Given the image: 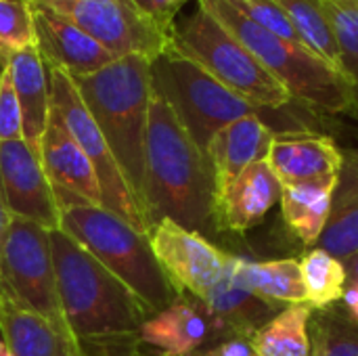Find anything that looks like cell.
Instances as JSON below:
<instances>
[{
  "instance_id": "obj_36",
  "label": "cell",
  "mask_w": 358,
  "mask_h": 356,
  "mask_svg": "<svg viewBox=\"0 0 358 356\" xmlns=\"http://www.w3.org/2000/svg\"><path fill=\"white\" fill-rule=\"evenodd\" d=\"M10 218L13 216L6 210V204H4V197H2V191H0V258H2V245H4V237H6Z\"/></svg>"
},
{
  "instance_id": "obj_5",
  "label": "cell",
  "mask_w": 358,
  "mask_h": 356,
  "mask_svg": "<svg viewBox=\"0 0 358 356\" xmlns=\"http://www.w3.org/2000/svg\"><path fill=\"white\" fill-rule=\"evenodd\" d=\"M197 2L206 6L287 88L292 99L325 113H350L358 107L355 84L304 44L285 40L256 25L227 0Z\"/></svg>"
},
{
  "instance_id": "obj_1",
  "label": "cell",
  "mask_w": 358,
  "mask_h": 356,
  "mask_svg": "<svg viewBox=\"0 0 358 356\" xmlns=\"http://www.w3.org/2000/svg\"><path fill=\"white\" fill-rule=\"evenodd\" d=\"M143 214L147 227L172 220L206 237L216 231V183L208 155L153 92L145 141Z\"/></svg>"
},
{
  "instance_id": "obj_40",
  "label": "cell",
  "mask_w": 358,
  "mask_h": 356,
  "mask_svg": "<svg viewBox=\"0 0 358 356\" xmlns=\"http://www.w3.org/2000/svg\"><path fill=\"white\" fill-rule=\"evenodd\" d=\"M96 356H113V355H109V353H107V350H103V353H99V355ZM128 356H138V353H130V355Z\"/></svg>"
},
{
  "instance_id": "obj_34",
  "label": "cell",
  "mask_w": 358,
  "mask_h": 356,
  "mask_svg": "<svg viewBox=\"0 0 358 356\" xmlns=\"http://www.w3.org/2000/svg\"><path fill=\"white\" fill-rule=\"evenodd\" d=\"M212 353L216 356H256L250 340H243V338L222 340L216 348H212Z\"/></svg>"
},
{
  "instance_id": "obj_16",
  "label": "cell",
  "mask_w": 358,
  "mask_h": 356,
  "mask_svg": "<svg viewBox=\"0 0 358 356\" xmlns=\"http://www.w3.org/2000/svg\"><path fill=\"white\" fill-rule=\"evenodd\" d=\"M214 323L203 302L180 294L168 308L151 315L141 327L138 340L162 350V356H193L214 340Z\"/></svg>"
},
{
  "instance_id": "obj_42",
  "label": "cell",
  "mask_w": 358,
  "mask_h": 356,
  "mask_svg": "<svg viewBox=\"0 0 358 356\" xmlns=\"http://www.w3.org/2000/svg\"><path fill=\"white\" fill-rule=\"evenodd\" d=\"M0 57H8V55H6V52H4V50L0 48Z\"/></svg>"
},
{
  "instance_id": "obj_37",
  "label": "cell",
  "mask_w": 358,
  "mask_h": 356,
  "mask_svg": "<svg viewBox=\"0 0 358 356\" xmlns=\"http://www.w3.org/2000/svg\"><path fill=\"white\" fill-rule=\"evenodd\" d=\"M342 264H344V271H346L348 283H358V252L355 254V256H350L348 260H344Z\"/></svg>"
},
{
  "instance_id": "obj_4",
  "label": "cell",
  "mask_w": 358,
  "mask_h": 356,
  "mask_svg": "<svg viewBox=\"0 0 358 356\" xmlns=\"http://www.w3.org/2000/svg\"><path fill=\"white\" fill-rule=\"evenodd\" d=\"M55 197L61 212V229L111 271L151 315L168 308L180 296L159 266L147 233L103 206L86 204L63 191H55Z\"/></svg>"
},
{
  "instance_id": "obj_22",
  "label": "cell",
  "mask_w": 358,
  "mask_h": 356,
  "mask_svg": "<svg viewBox=\"0 0 358 356\" xmlns=\"http://www.w3.org/2000/svg\"><path fill=\"white\" fill-rule=\"evenodd\" d=\"M342 168L331 197L327 225L317 241L319 250L348 260L358 252V151H342Z\"/></svg>"
},
{
  "instance_id": "obj_17",
  "label": "cell",
  "mask_w": 358,
  "mask_h": 356,
  "mask_svg": "<svg viewBox=\"0 0 358 356\" xmlns=\"http://www.w3.org/2000/svg\"><path fill=\"white\" fill-rule=\"evenodd\" d=\"M40 162L55 191L69 193L92 206H103L99 178L90 159L52 111L40 143Z\"/></svg>"
},
{
  "instance_id": "obj_8",
  "label": "cell",
  "mask_w": 358,
  "mask_h": 356,
  "mask_svg": "<svg viewBox=\"0 0 358 356\" xmlns=\"http://www.w3.org/2000/svg\"><path fill=\"white\" fill-rule=\"evenodd\" d=\"M48 67L50 80V111L59 118L65 130L73 136L80 149L90 159L94 174L99 178L103 208L132 225L134 229L149 235V227L132 197V191L101 132L94 118L90 115L84 99L80 97L71 76L59 67Z\"/></svg>"
},
{
  "instance_id": "obj_6",
  "label": "cell",
  "mask_w": 358,
  "mask_h": 356,
  "mask_svg": "<svg viewBox=\"0 0 358 356\" xmlns=\"http://www.w3.org/2000/svg\"><path fill=\"white\" fill-rule=\"evenodd\" d=\"M170 46L262 109H279L294 101L287 88L199 2L191 15L174 21Z\"/></svg>"
},
{
  "instance_id": "obj_19",
  "label": "cell",
  "mask_w": 358,
  "mask_h": 356,
  "mask_svg": "<svg viewBox=\"0 0 358 356\" xmlns=\"http://www.w3.org/2000/svg\"><path fill=\"white\" fill-rule=\"evenodd\" d=\"M0 336L13 356H86L69 327L0 298Z\"/></svg>"
},
{
  "instance_id": "obj_38",
  "label": "cell",
  "mask_w": 358,
  "mask_h": 356,
  "mask_svg": "<svg viewBox=\"0 0 358 356\" xmlns=\"http://www.w3.org/2000/svg\"><path fill=\"white\" fill-rule=\"evenodd\" d=\"M0 356H13V353L8 350V346L4 344V340L0 338Z\"/></svg>"
},
{
  "instance_id": "obj_12",
  "label": "cell",
  "mask_w": 358,
  "mask_h": 356,
  "mask_svg": "<svg viewBox=\"0 0 358 356\" xmlns=\"http://www.w3.org/2000/svg\"><path fill=\"white\" fill-rule=\"evenodd\" d=\"M0 191L13 218L29 220L46 231L61 229L55 189L40 155L23 138L0 143Z\"/></svg>"
},
{
  "instance_id": "obj_39",
  "label": "cell",
  "mask_w": 358,
  "mask_h": 356,
  "mask_svg": "<svg viewBox=\"0 0 358 356\" xmlns=\"http://www.w3.org/2000/svg\"><path fill=\"white\" fill-rule=\"evenodd\" d=\"M6 59H8V57H0V76H2V71H4V67H6Z\"/></svg>"
},
{
  "instance_id": "obj_9",
  "label": "cell",
  "mask_w": 358,
  "mask_h": 356,
  "mask_svg": "<svg viewBox=\"0 0 358 356\" xmlns=\"http://www.w3.org/2000/svg\"><path fill=\"white\" fill-rule=\"evenodd\" d=\"M48 233L29 220L10 218L0 258V298L69 327L59 302Z\"/></svg>"
},
{
  "instance_id": "obj_25",
  "label": "cell",
  "mask_w": 358,
  "mask_h": 356,
  "mask_svg": "<svg viewBox=\"0 0 358 356\" xmlns=\"http://www.w3.org/2000/svg\"><path fill=\"white\" fill-rule=\"evenodd\" d=\"M313 308L308 304H289L279 311L252 338L256 356H310L308 321Z\"/></svg>"
},
{
  "instance_id": "obj_23",
  "label": "cell",
  "mask_w": 358,
  "mask_h": 356,
  "mask_svg": "<svg viewBox=\"0 0 358 356\" xmlns=\"http://www.w3.org/2000/svg\"><path fill=\"white\" fill-rule=\"evenodd\" d=\"M338 176L283 185L281 212L289 231L304 243L317 245L331 210V197Z\"/></svg>"
},
{
  "instance_id": "obj_13",
  "label": "cell",
  "mask_w": 358,
  "mask_h": 356,
  "mask_svg": "<svg viewBox=\"0 0 358 356\" xmlns=\"http://www.w3.org/2000/svg\"><path fill=\"white\" fill-rule=\"evenodd\" d=\"M29 6L36 34V48L40 50L46 65L59 67L67 71L71 78H78L94 73L109 65L111 61L120 59L113 52H109L103 44H99L94 38L84 34L80 27L59 17L57 13L34 4Z\"/></svg>"
},
{
  "instance_id": "obj_41",
  "label": "cell",
  "mask_w": 358,
  "mask_h": 356,
  "mask_svg": "<svg viewBox=\"0 0 358 356\" xmlns=\"http://www.w3.org/2000/svg\"><path fill=\"white\" fill-rule=\"evenodd\" d=\"M193 356H216L212 350H208V353H201V355H193Z\"/></svg>"
},
{
  "instance_id": "obj_32",
  "label": "cell",
  "mask_w": 358,
  "mask_h": 356,
  "mask_svg": "<svg viewBox=\"0 0 358 356\" xmlns=\"http://www.w3.org/2000/svg\"><path fill=\"white\" fill-rule=\"evenodd\" d=\"M23 138V120H21V107L8 76V69L4 67L0 76V143L4 141H19Z\"/></svg>"
},
{
  "instance_id": "obj_35",
  "label": "cell",
  "mask_w": 358,
  "mask_h": 356,
  "mask_svg": "<svg viewBox=\"0 0 358 356\" xmlns=\"http://www.w3.org/2000/svg\"><path fill=\"white\" fill-rule=\"evenodd\" d=\"M344 308L358 321V283H348L344 290Z\"/></svg>"
},
{
  "instance_id": "obj_29",
  "label": "cell",
  "mask_w": 358,
  "mask_h": 356,
  "mask_svg": "<svg viewBox=\"0 0 358 356\" xmlns=\"http://www.w3.org/2000/svg\"><path fill=\"white\" fill-rule=\"evenodd\" d=\"M321 4L340 48L342 71L358 92V0H321Z\"/></svg>"
},
{
  "instance_id": "obj_20",
  "label": "cell",
  "mask_w": 358,
  "mask_h": 356,
  "mask_svg": "<svg viewBox=\"0 0 358 356\" xmlns=\"http://www.w3.org/2000/svg\"><path fill=\"white\" fill-rule=\"evenodd\" d=\"M206 311L214 323V336L231 340H250L262 325H266L279 311L250 290H245L233 273V254L229 260V271L216 290L203 300Z\"/></svg>"
},
{
  "instance_id": "obj_26",
  "label": "cell",
  "mask_w": 358,
  "mask_h": 356,
  "mask_svg": "<svg viewBox=\"0 0 358 356\" xmlns=\"http://www.w3.org/2000/svg\"><path fill=\"white\" fill-rule=\"evenodd\" d=\"M277 2L287 15L300 42L317 57H321L323 61H327L329 65L342 71L340 48L321 0H277Z\"/></svg>"
},
{
  "instance_id": "obj_31",
  "label": "cell",
  "mask_w": 358,
  "mask_h": 356,
  "mask_svg": "<svg viewBox=\"0 0 358 356\" xmlns=\"http://www.w3.org/2000/svg\"><path fill=\"white\" fill-rule=\"evenodd\" d=\"M227 2L233 4L243 17H248L256 25H260V27L281 36L285 40L300 42L296 29L292 27L287 15L283 13L281 4L277 0H227Z\"/></svg>"
},
{
  "instance_id": "obj_10",
  "label": "cell",
  "mask_w": 358,
  "mask_h": 356,
  "mask_svg": "<svg viewBox=\"0 0 358 356\" xmlns=\"http://www.w3.org/2000/svg\"><path fill=\"white\" fill-rule=\"evenodd\" d=\"M48 8L94 38L115 57L141 55L153 61L170 46V34L157 27L130 0H23Z\"/></svg>"
},
{
  "instance_id": "obj_14",
  "label": "cell",
  "mask_w": 358,
  "mask_h": 356,
  "mask_svg": "<svg viewBox=\"0 0 358 356\" xmlns=\"http://www.w3.org/2000/svg\"><path fill=\"white\" fill-rule=\"evenodd\" d=\"M281 191L283 185L266 159L248 166L216 197V231L245 233L258 227L268 210L281 201Z\"/></svg>"
},
{
  "instance_id": "obj_18",
  "label": "cell",
  "mask_w": 358,
  "mask_h": 356,
  "mask_svg": "<svg viewBox=\"0 0 358 356\" xmlns=\"http://www.w3.org/2000/svg\"><path fill=\"white\" fill-rule=\"evenodd\" d=\"M275 130L262 120V115H248L231 122L218 130L206 147L210 159L216 197L252 164L268 157Z\"/></svg>"
},
{
  "instance_id": "obj_21",
  "label": "cell",
  "mask_w": 358,
  "mask_h": 356,
  "mask_svg": "<svg viewBox=\"0 0 358 356\" xmlns=\"http://www.w3.org/2000/svg\"><path fill=\"white\" fill-rule=\"evenodd\" d=\"M6 69L21 107L23 141L40 155V143L50 120V80L48 67L36 46L10 52Z\"/></svg>"
},
{
  "instance_id": "obj_11",
  "label": "cell",
  "mask_w": 358,
  "mask_h": 356,
  "mask_svg": "<svg viewBox=\"0 0 358 356\" xmlns=\"http://www.w3.org/2000/svg\"><path fill=\"white\" fill-rule=\"evenodd\" d=\"M149 241L172 287L199 302L216 290L229 271V252L172 220L155 222L149 231Z\"/></svg>"
},
{
  "instance_id": "obj_27",
  "label": "cell",
  "mask_w": 358,
  "mask_h": 356,
  "mask_svg": "<svg viewBox=\"0 0 358 356\" xmlns=\"http://www.w3.org/2000/svg\"><path fill=\"white\" fill-rule=\"evenodd\" d=\"M308 338L310 356H358V321L338 304L313 311Z\"/></svg>"
},
{
  "instance_id": "obj_2",
  "label": "cell",
  "mask_w": 358,
  "mask_h": 356,
  "mask_svg": "<svg viewBox=\"0 0 358 356\" xmlns=\"http://www.w3.org/2000/svg\"><path fill=\"white\" fill-rule=\"evenodd\" d=\"M50 252L63 317L82 342L138 340L149 308L63 229L50 231Z\"/></svg>"
},
{
  "instance_id": "obj_30",
  "label": "cell",
  "mask_w": 358,
  "mask_h": 356,
  "mask_svg": "<svg viewBox=\"0 0 358 356\" xmlns=\"http://www.w3.org/2000/svg\"><path fill=\"white\" fill-rule=\"evenodd\" d=\"M36 46L31 6L23 0H0V48L10 55Z\"/></svg>"
},
{
  "instance_id": "obj_7",
  "label": "cell",
  "mask_w": 358,
  "mask_h": 356,
  "mask_svg": "<svg viewBox=\"0 0 358 356\" xmlns=\"http://www.w3.org/2000/svg\"><path fill=\"white\" fill-rule=\"evenodd\" d=\"M153 92L159 94L195 145L206 153L212 136L235 120L262 115V107L229 90L197 63L168 46L151 61Z\"/></svg>"
},
{
  "instance_id": "obj_43",
  "label": "cell",
  "mask_w": 358,
  "mask_h": 356,
  "mask_svg": "<svg viewBox=\"0 0 358 356\" xmlns=\"http://www.w3.org/2000/svg\"><path fill=\"white\" fill-rule=\"evenodd\" d=\"M138 356H145V355H138Z\"/></svg>"
},
{
  "instance_id": "obj_33",
  "label": "cell",
  "mask_w": 358,
  "mask_h": 356,
  "mask_svg": "<svg viewBox=\"0 0 358 356\" xmlns=\"http://www.w3.org/2000/svg\"><path fill=\"white\" fill-rule=\"evenodd\" d=\"M143 15H147L157 27L170 34L180 8L191 0H130Z\"/></svg>"
},
{
  "instance_id": "obj_28",
  "label": "cell",
  "mask_w": 358,
  "mask_h": 356,
  "mask_svg": "<svg viewBox=\"0 0 358 356\" xmlns=\"http://www.w3.org/2000/svg\"><path fill=\"white\" fill-rule=\"evenodd\" d=\"M300 269L306 292V304L313 311L329 308L344 298L348 277L342 260L327 254L325 250L315 248L300 260Z\"/></svg>"
},
{
  "instance_id": "obj_3",
  "label": "cell",
  "mask_w": 358,
  "mask_h": 356,
  "mask_svg": "<svg viewBox=\"0 0 358 356\" xmlns=\"http://www.w3.org/2000/svg\"><path fill=\"white\" fill-rule=\"evenodd\" d=\"M71 80L101 128L143 214L145 141L153 97L151 61L141 55H128L94 73Z\"/></svg>"
},
{
  "instance_id": "obj_24",
  "label": "cell",
  "mask_w": 358,
  "mask_h": 356,
  "mask_svg": "<svg viewBox=\"0 0 358 356\" xmlns=\"http://www.w3.org/2000/svg\"><path fill=\"white\" fill-rule=\"evenodd\" d=\"M233 273L245 290L271 304H306L302 269L296 258L252 262L233 256Z\"/></svg>"
},
{
  "instance_id": "obj_15",
  "label": "cell",
  "mask_w": 358,
  "mask_h": 356,
  "mask_svg": "<svg viewBox=\"0 0 358 356\" xmlns=\"http://www.w3.org/2000/svg\"><path fill=\"white\" fill-rule=\"evenodd\" d=\"M344 153L334 138L315 132H275L268 166L281 185L338 176Z\"/></svg>"
}]
</instances>
